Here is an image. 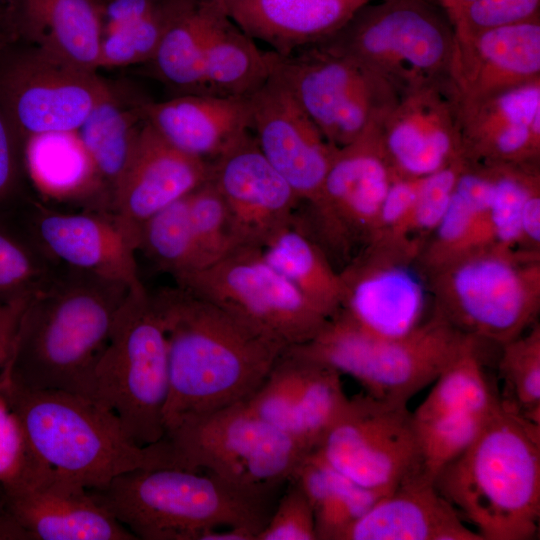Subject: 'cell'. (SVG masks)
Instances as JSON below:
<instances>
[{
    "mask_svg": "<svg viewBox=\"0 0 540 540\" xmlns=\"http://www.w3.org/2000/svg\"><path fill=\"white\" fill-rule=\"evenodd\" d=\"M341 540H482L423 472L381 496Z\"/></svg>",
    "mask_w": 540,
    "mask_h": 540,
    "instance_id": "obj_26",
    "label": "cell"
},
{
    "mask_svg": "<svg viewBox=\"0 0 540 540\" xmlns=\"http://www.w3.org/2000/svg\"><path fill=\"white\" fill-rule=\"evenodd\" d=\"M256 540H317L312 507L294 478L286 484Z\"/></svg>",
    "mask_w": 540,
    "mask_h": 540,
    "instance_id": "obj_47",
    "label": "cell"
},
{
    "mask_svg": "<svg viewBox=\"0 0 540 540\" xmlns=\"http://www.w3.org/2000/svg\"><path fill=\"white\" fill-rule=\"evenodd\" d=\"M341 375L289 347L244 402L257 416L312 451L348 400Z\"/></svg>",
    "mask_w": 540,
    "mask_h": 540,
    "instance_id": "obj_18",
    "label": "cell"
},
{
    "mask_svg": "<svg viewBox=\"0 0 540 540\" xmlns=\"http://www.w3.org/2000/svg\"><path fill=\"white\" fill-rule=\"evenodd\" d=\"M49 467L34 452L20 420L0 392V485L29 481Z\"/></svg>",
    "mask_w": 540,
    "mask_h": 540,
    "instance_id": "obj_45",
    "label": "cell"
},
{
    "mask_svg": "<svg viewBox=\"0 0 540 540\" xmlns=\"http://www.w3.org/2000/svg\"><path fill=\"white\" fill-rule=\"evenodd\" d=\"M7 1H8V0H0V3H3V4L6 5V4H7Z\"/></svg>",
    "mask_w": 540,
    "mask_h": 540,
    "instance_id": "obj_54",
    "label": "cell"
},
{
    "mask_svg": "<svg viewBox=\"0 0 540 540\" xmlns=\"http://www.w3.org/2000/svg\"><path fill=\"white\" fill-rule=\"evenodd\" d=\"M292 478L312 507L317 540H341L347 529L383 496L356 484L314 450L305 456Z\"/></svg>",
    "mask_w": 540,
    "mask_h": 540,
    "instance_id": "obj_34",
    "label": "cell"
},
{
    "mask_svg": "<svg viewBox=\"0 0 540 540\" xmlns=\"http://www.w3.org/2000/svg\"><path fill=\"white\" fill-rule=\"evenodd\" d=\"M211 182L223 198L240 246L263 245L295 217L301 201L260 151L252 132L211 162Z\"/></svg>",
    "mask_w": 540,
    "mask_h": 540,
    "instance_id": "obj_19",
    "label": "cell"
},
{
    "mask_svg": "<svg viewBox=\"0 0 540 540\" xmlns=\"http://www.w3.org/2000/svg\"><path fill=\"white\" fill-rule=\"evenodd\" d=\"M145 121L177 149L212 162L251 132L247 97L182 94L142 104Z\"/></svg>",
    "mask_w": 540,
    "mask_h": 540,
    "instance_id": "obj_27",
    "label": "cell"
},
{
    "mask_svg": "<svg viewBox=\"0 0 540 540\" xmlns=\"http://www.w3.org/2000/svg\"><path fill=\"white\" fill-rule=\"evenodd\" d=\"M455 37L449 82L456 105L540 79V16Z\"/></svg>",
    "mask_w": 540,
    "mask_h": 540,
    "instance_id": "obj_23",
    "label": "cell"
},
{
    "mask_svg": "<svg viewBox=\"0 0 540 540\" xmlns=\"http://www.w3.org/2000/svg\"><path fill=\"white\" fill-rule=\"evenodd\" d=\"M455 39L440 0H373L315 45L383 77L402 95L449 82Z\"/></svg>",
    "mask_w": 540,
    "mask_h": 540,
    "instance_id": "obj_8",
    "label": "cell"
},
{
    "mask_svg": "<svg viewBox=\"0 0 540 540\" xmlns=\"http://www.w3.org/2000/svg\"><path fill=\"white\" fill-rule=\"evenodd\" d=\"M379 127L338 148L315 198L298 220L339 271L371 241L384 197L395 178Z\"/></svg>",
    "mask_w": 540,
    "mask_h": 540,
    "instance_id": "obj_13",
    "label": "cell"
},
{
    "mask_svg": "<svg viewBox=\"0 0 540 540\" xmlns=\"http://www.w3.org/2000/svg\"><path fill=\"white\" fill-rule=\"evenodd\" d=\"M463 157L474 163H540V79L456 105Z\"/></svg>",
    "mask_w": 540,
    "mask_h": 540,
    "instance_id": "obj_25",
    "label": "cell"
},
{
    "mask_svg": "<svg viewBox=\"0 0 540 540\" xmlns=\"http://www.w3.org/2000/svg\"><path fill=\"white\" fill-rule=\"evenodd\" d=\"M269 264L328 318L341 305L340 273L297 216L263 245Z\"/></svg>",
    "mask_w": 540,
    "mask_h": 540,
    "instance_id": "obj_32",
    "label": "cell"
},
{
    "mask_svg": "<svg viewBox=\"0 0 540 540\" xmlns=\"http://www.w3.org/2000/svg\"><path fill=\"white\" fill-rule=\"evenodd\" d=\"M25 144L0 107V216L13 214L35 199L27 189Z\"/></svg>",
    "mask_w": 540,
    "mask_h": 540,
    "instance_id": "obj_46",
    "label": "cell"
},
{
    "mask_svg": "<svg viewBox=\"0 0 540 540\" xmlns=\"http://www.w3.org/2000/svg\"><path fill=\"white\" fill-rule=\"evenodd\" d=\"M224 11L215 0H198L168 29L148 62L154 75L177 95L203 94L206 43Z\"/></svg>",
    "mask_w": 540,
    "mask_h": 540,
    "instance_id": "obj_35",
    "label": "cell"
},
{
    "mask_svg": "<svg viewBox=\"0 0 540 540\" xmlns=\"http://www.w3.org/2000/svg\"><path fill=\"white\" fill-rule=\"evenodd\" d=\"M378 132L396 176L422 178L464 158L450 82L402 94Z\"/></svg>",
    "mask_w": 540,
    "mask_h": 540,
    "instance_id": "obj_20",
    "label": "cell"
},
{
    "mask_svg": "<svg viewBox=\"0 0 540 540\" xmlns=\"http://www.w3.org/2000/svg\"><path fill=\"white\" fill-rule=\"evenodd\" d=\"M169 389L161 316L145 287L131 290L94 371V400L113 411L139 446L164 435Z\"/></svg>",
    "mask_w": 540,
    "mask_h": 540,
    "instance_id": "obj_10",
    "label": "cell"
},
{
    "mask_svg": "<svg viewBox=\"0 0 540 540\" xmlns=\"http://www.w3.org/2000/svg\"><path fill=\"white\" fill-rule=\"evenodd\" d=\"M472 340L440 373L423 402L412 412L413 420L433 418L464 420L489 416L501 405L493 391Z\"/></svg>",
    "mask_w": 540,
    "mask_h": 540,
    "instance_id": "obj_36",
    "label": "cell"
},
{
    "mask_svg": "<svg viewBox=\"0 0 540 540\" xmlns=\"http://www.w3.org/2000/svg\"><path fill=\"white\" fill-rule=\"evenodd\" d=\"M425 273L432 309L467 336L502 345L536 323L540 254L490 245Z\"/></svg>",
    "mask_w": 540,
    "mask_h": 540,
    "instance_id": "obj_6",
    "label": "cell"
},
{
    "mask_svg": "<svg viewBox=\"0 0 540 540\" xmlns=\"http://www.w3.org/2000/svg\"><path fill=\"white\" fill-rule=\"evenodd\" d=\"M189 195L148 218L141 226L137 250L174 278L198 269L197 247L189 212Z\"/></svg>",
    "mask_w": 540,
    "mask_h": 540,
    "instance_id": "obj_39",
    "label": "cell"
},
{
    "mask_svg": "<svg viewBox=\"0 0 540 540\" xmlns=\"http://www.w3.org/2000/svg\"><path fill=\"white\" fill-rule=\"evenodd\" d=\"M373 0H238L223 4L251 38L285 55L318 44Z\"/></svg>",
    "mask_w": 540,
    "mask_h": 540,
    "instance_id": "obj_28",
    "label": "cell"
},
{
    "mask_svg": "<svg viewBox=\"0 0 540 540\" xmlns=\"http://www.w3.org/2000/svg\"><path fill=\"white\" fill-rule=\"evenodd\" d=\"M444 8L457 37L540 16V0H448Z\"/></svg>",
    "mask_w": 540,
    "mask_h": 540,
    "instance_id": "obj_44",
    "label": "cell"
},
{
    "mask_svg": "<svg viewBox=\"0 0 540 540\" xmlns=\"http://www.w3.org/2000/svg\"><path fill=\"white\" fill-rule=\"evenodd\" d=\"M440 2L442 3L443 6H445V4L448 2V0H440Z\"/></svg>",
    "mask_w": 540,
    "mask_h": 540,
    "instance_id": "obj_53",
    "label": "cell"
},
{
    "mask_svg": "<svg viewBox=\"0 0 540 540\" xmlns=\"http://www.w3.org/2000/svg\"><path fill=\"white\" fill-rule=\"evenodd\" d=\"M488 165L490 244L521 251L522 217L530 199L540 193V163Z\"/></svg>",
    "mask_w": 540,
    "mask_h": 540,
    "instance_id": "obj_38",
    "label": "cell"
},
{
    "mask_svg": "<svg viewBox=\"0 0 540 540\" xmlns=\"http://www.w3.org/2000/svg\"><path fill=\"white\" fill-rule=\"evenodd\" d=\"M165 467L205 472L241 488L281 493L311 451L240 402L165 428Z\"/></svg>",
    "mask_w": 540,
    "mask_h": 540,
    "instance_id": "obj_9",
    "label": "cell"
},
{
    "mask_svg": "<svg viewBox=\"0 0 540 540\" xmlns=\"http://www.w3.org/2000/svg\"><path fill=\"white\" fill-rule=\"evenodd\" d=\"M89 491L142 540H202L222 529H244L257 538L282 493L249 490L174 467L137 468Z\"/></svg>",
    "mask_w": 540,
    "mask_h": 540,
    "instance_id": "obj_4",
    "label": "cell"
},
{
    "mask_svg": "<svg viewBox=\"0 0 540 540\" xmlns=\"http://www.w3.org/2000/svg\"><path fill=\"white\" fill-rule=\"evenodd\" d=\"M211 162L166 141L146 121L111 202L112 216L138 247L142 224L210 179Z\"/></svg>",
    "mask_w": 540,
    "mask_h": 540,
    "instance_id": "obj_24",
    "label": "cell"
},
{
    "mask_svg": "<svg viewBox=\"0 0 540 540\" xmlns=\"http://www.w3.org/2000/svg\"><path fill=\"white\" fill-rule=\"evenodd\" d=\"M16 37L66 63L98 69L102 26L94 0H8Z\"/></svg>",
    "mask_w": 540,
    "mask_h": 540,
    "instance_id": "obj_29",
    "label": "cell"
},
{
    "mask_svg": "<svg viewBox=\"0 0 540 540\" xmlns=\"http://www.w3.org/2000/svg\"><path fill=\"white\" fill-rule=\"evenodd\" d=\"M188 199L199 270L240 245L233 234L225 202L210 179L190 193Z\"/></svg>",
    "mask_w": 540,
    "mask_h": 540,
    "instance_id": "obj_42",
    "label": "cell"
},
{
    "mask_svg": "<svg viewBox=\"0 0 540 540\" xmlns=\"http://www.w3.org/2000/svg\"><path fill=\"white\" fill-rule=\"evenodd\" d=\"M16 38L12 28L6 5L0 3V55L8 48Z\"/></svg>",
    "mask_w": 540,
    "mask_h": 540,
    "instance_id": "obj_51",
    "label": "cell"
},
{
    "mask_svg": "<svg viewBox=\"0 0 540 540\" xmlns=\"http://www.w3.org/2000/svg\"><path fill=\"white\" fill-rule=\"evenodd\" d=\"M174 280L285 349L312 339L329 319L269 264L261 247L239 246Z\"/></svg>",
    "mask_w": 540,
    "mask_h": 540,
    "instance_id": "obj_11",
    "label": "cell"
},
{
    "mask_svg": "<svg viewBox=\"0 0 540 540\" xmlns=\"http://www.w3.org/2000/svg\"><path fill=\"white\" fill-rule=\"evenodd\" d=\"M142 104L124 105L112 89L76 131L93 172L106 188L110 205L145 123Z\"/></svg>",
    "mask_w": 540,
    "mask_h": 540,
    "instance_id": "obj_31",
    "label": "cell"
},
{
    "mask_svg": "<svg viewBox=\"0 0 540 540\" xmlns=\"http://www.w3.org/2000/svg\"><path fill=\"white\" fill-rule=\"evenodd\" d=\"M269 75V51L260 50L255 40L225 10L215 22L206 43L203 94L248 97Z\"/></svg>",
    "mask_w": 540,
    "mask_h": 540,
    "instance_id": "obj_33",
    "label": "cell"
},
{
    "mask_svg": "<svg viewBox=\"0 0 540 540\" xmlns=\"http://www.w3.org/2000/svg\"><path fill=\"white\" fill-rule=\"evenodd\" d=\"M0 540H31L9 509L0 485Z\"/></svg>",
    "mask_w": 540,
    "mask_h": 540,
    "instance_id": "obj_50",
    "label": "cell"
},
{
    "mask_svg": "<svg viewBox=\"0 0 540 540\" xmlns=\"http://www.w3.org/2000/svg\"><path fill=\"white\" fill-rule=\"evenodd\" d=\"M467 160L460 158L422 178L402 244L417 258L441 221Z\"/></svg>",
    "mask_w": 540,
    "mask_h": 540,
    "instance_id": "obj_43",
    "label": "cell"
},
{
    "mask_svg": "<svg viewBox=\"0 0 540 540\" xmlns=\"http://www.w3.org/2000/svg\"><path fill=\"white\" fill-rule=\"evenodd\" d=\"M247 98L251 132L260 151L292 187L301 205L311 202L338 148L323 137L274 74Z\"/></svg>",
    "mask_w": 540,
    "mask_h": 540,
    "instance_id": "obj_17",
    "label": "cell"
},
{
    "mask_svg": "<svg viewBox=\"0 0 540 540\" xmlns=\"http://www.w3.org/2000/svg\"><path fill=\"white\" fill-rule=\"evenodd\" d=\"M1 487L31 540H137L87 488L51 467L29 481Z\"/></svg>",
    "mask_w": 540,
    "mask_h": 540,
    "instance_id": "obj_22",
    "label": "cell"
},
{
    "mask_svg": "<svg viewBox=\"0 0 540 540\" xmlns=\"http://www.w3.org/2000/svg\"><path fill=\"white\" fill-rule=\"evenodd\" d=\"M314 451L356 484L383 495L423 472L407 404L366 393L348 397Z\"/></svg>",
    "mask_w": 540,
    "mask_h": 540,
    "instance_id": "obj_14",
    "label": "cell"
},
{
    "mask_svg": "<svg viewBox=\"0 0 540 540\" xmlns=\"http://www.w3.org/2000/svg\"><path fill=\"white\" fill-rule=\"evenodd\" d=\"M339 273L342 300L338 310L373 336H406L432 313H427L431 294L426 273L402 249L368 245Z\"/></svg>",
    "mask_w": 540,
    "mask_h": 540,
    "instance_id": "obj_16",
    "label": "cell"
},
{
    "mask_svg": "<svg viewBox=\"0 0 540 540\" xmlns=\"http://www.w3.org/2000/svg\"><path fill=\"white\" fill-rule=\"evenodd\" d=\"M37 456L85 488L101 489L122 473L164 467L159 442L139 446L110 409L62 390H28L0 382Z\"/></svg>",
    "mask_w": 540,
    "mask_h": 540,
    "instance_id": "obj_5",
    "label": "cell"
},
{
    "mask_svg": "<svg viewBox=\"0 0 540 540\" xmlns=\"http://www.w3.org/2000/svg\"><path fill=\"white\" fill-rule=\"evenodd\" d=\"M488 164L467 161L449 205L418 262L427 271L470 250L490 246Z\"/></svg>",
    "mask_w": 540,
    "mask_h": 540,
    "instance_id": "obj_30",
    "label": "cell"
},
{
    "mask_svg": "<svg viewBox=\"0 0 540 540\" xmlns=\"http://www.w3.org/2000/svg\"><path fill=\"white\" fill-rule=\"evenodd\" d=\"M269 58L270 73L336 148L379 127L401 96L383 77L318 45L285 55L269 51Z\"/></svg>",
    "mask_w": 540,
    "mask_h": 540,
    "instance_id": "obj_12",
    "label": "cell"
},
{
    "mask_svg": "<svg viewBox=\"0 0 540 540\" xmlns=\"http://www.w3.org/2000/svg\"><path fill=\"white\" fill-rule=\"evenodd\" d=\"M60 266L16 213L0 216V310L23 309Z\"/></svg>",
    "mask_w": 540,
    "mask_h": 540,
    "instance_id": "obj_37",
    "label": "cell"
},
{
    "mask_svg": "<svg viewBox=\"0 0 540 540\" xmlns=\"http://www.w3.org/2000/svg\"><path fill=\"white\" fill-rule=\"evenodd\" d=\"M219 3H222V4H226V3H230V2H233V1H238V0H215Z\"/></svg>",
    "mask_w": 540,
    "mask_h": 540,
    "instance_id": "obj_52",
    "label": "cell"
},
{
    "mask_svg": "<svg viewBox=\"0 0 540 540\" xmlns=\"http://www.w3.org/2000/svg\"><path fill=\"white\" fill-rule=\"evenodd\" d=\"M198 0H156L141 18L102 38L98 68L148 63L168 29Z\"/></svg>",
    "mask_w": 540,
    "mask_h": 540,
    "instance_id": "obj_40",
    "label": "cell"
},
{
    "mask_svg": "<svg viewBox=\"0 0 540 540\" xmlns=\"http://www.w3.org/2000/svg\"><path fill=\"white\" fill-rule=\"evenodd\" d=\"M17 215L55 262L122 281L133 290L144 287L137 248L112 214L62 212L33 199Z\"/></svg>",
    "mask_w": 540,
    "mask_h": 540,
    "instance_id": "obj_21",
    "label": "cell"
},
{
    "mask_svg": "<svg viewBox=\"0 0 540 540\" xmlns=\"http://www.w3.org/2000/svg\"><path fill=\"white\" fill-rule=\"evenodd\" d=\"M151 296L168 350L164 430L246 401L285 350L177 285Z\"/></svg>",
    "mask_w": 540,
    "mask_h": 540,
    "instance_id": "obj_2",
    "label": "cell"
},
{
    "mask_svg": "<svg viewBox=\"0 0 540 540\" xmlns=\"http://www.w3.org/2000/svg\"><path fill=\"white\" fill-rule=\"evenodd\" d=\"M129 285L61 265L25 305L0 382L94 400V371Z\"/></svg>",
    "mask_w": 540,
    "mask_h": 540,
    "instance_id": "obj_1",
    "label": "cell"
},
{
    "mask_svg": "<svg viewBox=\"0 0 540 540\" xmlns=\"http://www.w3.org/2000/svg\"><path fill=\"white\" fill-rule=\"evenodd\" d=\"M434 483L482 540L534 538L540 516V425L501 403Z\"/></svg>",
    "mask_w": 540,
    "mask_h": 540,
    "instance_id": "obj_3",
    "label": "cell"
},
{
    "mask_svg": "<svg viewBox=\"0 0 540 540\" xmlns=\"http://www.w3.org/2000/svg\"><path fill=\"white\" fill-rule=\"evenodd\" d=\"M422 178L395 176L381 204L375 229L368 245L398 247L411 253L402 244V236Z\"/></svg>",
    "mask_w": 540,
    "mask_h": 540,
    "instance_id": "obj_48",
    "label": "cell"
},
{
    "mask_svg": "<svg viewBox=\"0 0 540 540\" xmlns=\"http://www.w3.org/2000/svg\"><path fill=\"white\" fill-rule=\"evenodd\" d=\"M94 1L99 10L103 36L141 18L156 2V0Z\"/></svg>",
    "mask_w": 540,
    "mask_h": 540,
    "instance_id": "obj_49",
    "label": "cell"
},
{
    "mask_svg": "<svg viewBox=\"0 0 540 540\" xmlns=\"http://www.w3.org/2000/svg\"><path fill=\"white\" fill-rule=\"evenodd\" d=\"M474 339L433 309L399 338L373 336L338 310L312 339L292 348L349 375L374 398L407 404Z\"/></svg>",
    "mask_w": 540,
    "mask_h": 540,
    "instance_id": "obj_7",
    "label": "cell"
},
{
    "mask_svg": "<svg viewBox=\"0 0 540 540\" xmlns=\"http://www.w3.org/2000/svg\"><path fill=\"white\" fill-rule=\"evenodd\" d=\"M111 90L96 71L33 46L0 55V107L24 144L35 136L76 132Z\"/></svg>",
    "mask_w": 540,
    "mask_h": 540,
    "instance_id": "obj_15",
    "label": "cell"
},
{
    "mask_svg": "<svg viewBox=\"0 0 540 540\" xmlns=\"http://www.w3.org/2000/svg\"><path fill=\"white\" fill-rule=\"evenodd\" d=\"M499 360L501 403L540 425V325L505 342Z\"/></svg>",
    "mask_w": 540,
    "mask_h": 540,
    "instance_id": "obj_41",
    "label": "cell"
}]
</instances>
